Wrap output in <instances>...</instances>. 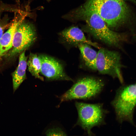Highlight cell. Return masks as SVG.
Returning <instances> with one entry per match:
<instances>
[{
  "label": "cell",
  "mask_w": 136,
  "mask_h": 136,
  "mask_svg": "<svg viewBox=\"0 0 136 136\" xmlns=\"http://www.w3.org/2000/svg\"><path fill=\"white\" fill-rule=\"evenodd\" d=\"M28 69L32 75L42 81L44 78L39 75L40 73L41 64L38 56L35 54L31 53L27 62Z\"/></svg>",
  "instance_id": "obj_13"
},
{
  "label": "cell",
  "mask_w": 136,
  "mask_h": 136,
  "mask_svg": "<svg viewBox=\"0 0 136 136\" xmlns=\"http://www.w3.org/2000/svg\"><path fill=\"white\" fill-rule=\"evenodd\" d=\"M59 35L69 44L78 46L80 44L86 43L99 48L96 43L87 39L82 31L77 27L72 26L66 28L61 32Z\"/></svg>",
  "instance_id": "obj_9"
},
{
  "label": "cell",
  "mask_w": 136,
  "mask_h": 136,
  "mask_svg": "<svg viewBox=\"0 0 136 136\" xmlns=\"http://www.w3.org/2000/svg\"><path fill=\"white\" fill-rule=\"evenodd\" d=\"M25 50L20 54L17 68L12 74L14 92L19 88L26 78V70L27 57L25 55Z\"/></svg>",
  "instance_id": "obj_11"
},
{
  "label": "cell",
  "mask_w": 136,
  "mask_h": 136,
  "mask_svg": "<svg viewBox=\"0 0 136 136\" xmlns=\"http://www.w3.org/2000/svg\"></svg>",
  "instance_id": "obj_17"
},
{
  "label": "cell",
  "mask_w": 136,
  "mask_h": 136,
  "mask_svg": "<svg viewBox=\"0 0 136 136\" xmlns=\"http://www.w3.org/2000/svg\"><path fill=\"white\" fill-rule=\"evenodd\" d=\"M24 17H15L0 39V60L2 57L12 48L14 35L18 25L24 19Z\"/></svg>",
  "instance_id": "obj_10"
},
{
  "label": "cell",
  "mask_w": 136,
  "mask_h": 136,
  "mask_svg": "<svg viewBox=\"0 0 136 136\" xmlns=\"http://www.w3.org/2000/svg\"><path fill=\"white\" fill-rule=\"evenodd\" d=\"M111 104L119 122L127 121L134 125L133 115L136 105L135 84L123 86L118 89Z\"/></svg>",
  "instance_id": "obj_3"
},
{
  "label": "cell",
  "mask_w": 136,
  "mask_h": 136,
  "mask_svg": "<svg viewBox=\"0 0 136 136\" xmlns=\"http://www.w3.org/2000/svg\"><path fill=\"white\" fill-rule=\"evenodd\" d=\"M40 60V73L49 80L73 81L64 72L62 64L57 60L44 55L38 56Z\"/></svg>",
  "instance_id": "obj_8"
},
{
  "label": "cell",
  "mask_w": 136,
  "mask_h": 136,
  "mask_svg": "<svg viewBox=\"0 0 136 136\" xmlns=\"http://www.w3.org/2000/svg\"><path fill=\"white\" fill-rule=\"evenodd\" d=\"M72 21L78 20L85 21L88 31L96 39L110 45L117 46L122 40L119 33L112 31L93 10L83 5L64 16Z\"/></svg>",
  "instance_id": "obj_1"
},
{
  "label": "cell",
  "mask_w": 136,
  "mask_h": 136,
  "mask_svg": "<svg viewBox=\"0 0 136 136\" xmlns=\"http://www.w3.org/2000/svg\"><path fill=\"white\" fill-rule=\"evenodd\" d=\"M84 5L97 13L109 27L122 24L129 15L124 0H88Z\"/></svg>",
  "instance_id": "obj_2"
},
{
  "label": "cell",
  "mask_w": 136,
  "mask_h": 136,
  "mask_svg": "<svg viewBox=\"0 0 136 136\" xmlns=\"http://www.w3.org/2000/svg\"><path fill=\"white\" fill-rule=\"evenodd\" d=\"M75 106L78 115L77 124L89 135H92L91 130L93 127L104 124L106 112L103 105L76 102Z\"/></svg>",
  "instance_id": "obj_4"
},
{
  "label": "cell",
  "mask_w": 136,
  "mask_h": 136,
  "mask_svg": "<svg viewBox=\"0 0 136 136\" xmlns=\"http://www.w3.org/2000/svg\"><path fill=\"white\" fill-rule=\"evenodd\" d=\"M121 65L120 55L117 52L101 48L97 53L96 70L101 74L117 78L122 83Z\"/></svg>",
  "instance_id": "obj_7"
},
{
  "label": "cell",
  "mask_w": 136,
  "mask_h": 136,
  "mask_svg": "<svg viewBox=\"0 0 136 136\" xmlns=\"http://www.w3.org/2000/svg\"><path fill=\"white\" fill-rule=\"evenodd\" d=\"M0 16V39L5 30L10 26L11 23L9 22V19L7 15L2 17Z\"/></svg>",
  "instance_id": "obj_14"
},
{
  "label": "cell",
  "mask_w": 136,
  "mask_h": 136,
  "mask_svg": "<svg viewBox=\"0 0 136 136\" xmlns=\"http://www.w3.org/2000/svg\"><path fill=\"white\" fill-rule=\"evenodd\" d=\"M104 86L103 82L100 79L91 77L82 78L60 96L61 102L75 99L94 98L100 93Z\"/></svg>",
  "instance_id": "obj_5"
},
{
  "label": "cell",
  "mask_w": 136,
  "mask_h": 136,
  "mask_svg": "<svg viewBox=\"0 0 136 136\" xmlns=\"http://www.w3.org/2000/svg\"><path fill=\"white\" fill-rule=\"evenodd\" d=\"M45 134L47 136H65L66 133L61 129L56 128H51L48 130Z\"/></svg>",
  "instance_id": "obj_15"
},
{
  "label": "cell",
  "mask_w": 136,
  "mask_h": 136,
  "mask_svg": "<svg viewBox=\"0 0 136 136\" xmlns=\"http://www.w3.org/2000/svg\"><path fill=\"white\" fill-rule=\"evenodd\" d=\"M36 38L33 25L24 19L16 28L14 35L11 48L4 55L11 59L30 47Z\"/></svg>",
  "instance_id": "obj_6"
},
{
  "label": "cell",
  "mask_w": 136,
  "mask_h": 136,
  "mask_svg": "<svg viewBox=\"0 0 136 136\" xmlns=\"http://www.w3.org/2000/svg\"><path fill=\"white\" fill-rule=\"evenodd\" d=\"M46 1L47 2H49L50 1V0H46Z\"/></svg>",
  "instance_id": "obj_16"
},
{
  "label": "cell",
  "mask_w": 136,
  "mask_h": 136,
  "mask_svg": "<svg viewBox=\"0 0 136 136\" xmlns=\"http://www.w3.org/2000/svg\"><path fill=\"white\" fill-rule=\"evenodd\" d=\"M90 45L87 43H82L79 44L78 46L86 65L91 69L96 70L97 53Z\"/></svg>",
  "instance_id": "obj_12"
}]
</instances>
